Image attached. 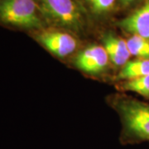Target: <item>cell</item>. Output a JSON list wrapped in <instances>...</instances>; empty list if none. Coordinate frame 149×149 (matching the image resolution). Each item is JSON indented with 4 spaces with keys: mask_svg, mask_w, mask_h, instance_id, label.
Listing matches in <instances>:
<instances>
[{
    "mask_svg": "<svg viewBox=\"0 0 149 149\" xmlns=\"http://www.w3.org/2000/svg\"><path fill=\"white\" fill-rule=\"evenodd\" d=\"M111 102L122 125L123 143H149V103L126 95L114 96Z\"/></svg>",
    "mask_w": 149,
    "mask_h": 149,
    "instance_id": "obj_1",
    "label": "cell"
},
{
    "mask_svg": "<svg viewBox=\"0 0 149 149\" xmlns=\"http://www.w3.org/2000/svg\"><path fill=\"white\" fill-rule=\"evenodd\" d=\"M37 0H2L0 22L6 26L27 30H40L42 20Z\"/></svg>",
    "mask_w": 149,
    "mask_h": 149,
    "instance_id": "obj_2",
    "label": "cell"
},
{
    "mask_svg": "<svg viewBox=\"0 0 149 149\" xmlns=\"http://www.w3.org/2000/svg\"><path fill=\"white\" fill-rule=\"evenodd\" d=\"M41 10L50 19L68 29L77 31L83 23L80 8L74 0H40Z\"/></svg>",
    "mask_w": 149,
    "mask_h": 149,
    "instance_id": "obj_3",
    "label": "cell"
},
{
    "mask_svg": "<svg viewBox=\"0 0 149 149\" xmlns=\"http://www.w3.org/2000/svg\"><path fill=\"white\" fill-rule=\"evenodd\" d=\"M35 39L52 54L63 58L73 53L77 42L67 32L58 30H42L35 34Z\"/></svg>",
    "mask_w": 149,
    "mask_h": 149,
    "instance_id": "obj_4",
    "label": "cell"
},
{
    "mask_svg": "<svg viewBox=\"0 0 149 149\" xmlns=\"http://www.w3.org/2000/svg\"><path fill=\"white\" fill-rule=\"evenodd\" d=\"M109 59L102 46H91L78 54L74 64L80 70L89 74H97L106 68Z\"/></svg>",
    "mask_w": 149,
    "mask_h": 149,
    "instance_id": "obj_5",
    "label": "cell"
},
{
    "mask_svg": "<svg viewBox=\"0 0 149 149\" xmlns=\"http://www.w3.org/2000/svg\"><path fill=\"white\" fill-rule=\"evenodd\" d=\"M118 26L130 35H137L149 40V0L118 22Z\"/></svg>",
    "mask_w": 149,
    "mask_h": 149,
    "instance_id": "obj_6",
    "label": "cell"
},
{
    "mask_svg": "<svg viewBox=\"0 0 149 149\" xmlns=\"http://www.w3.org/2000/svg\"><path fill=\"white\" fill-rule=\"evenodd\" d=\"M103 47L106 50L109 59L113 64L123 67L129 61L131 54L126 40L108 33L103 38Z\"/></svg>",
    "mask_w": 149,
    "mask_h": 149,
    "instance_id": "obj_7",
    "label": "cell"
},
{
    "mask_svg": "<svg viewBox=\"0 0 149 149\" xmlns=\"http://www.w3.org/2000/svg\"><path fill=\"white\" fill-rule=\"evenodd\" d=\"M149 75V60L135 58L128 61L117 75V80H128Z\"/></svg>",
    "mask_w": 149,
    "mask_h": 149,
    "instance_id": "obj_8",
    "label": "cell"
},
{
    "mask_svg": "<svg viewBox=\"0 0 149 149\" xmlns=\"http://www.w3.org/2000/svg\"><path fill=\"white\" fill-rule=\"evenodd\" d=\"M118 87L123 91L136 93L149 100V75L123 80Z\"/></svg>",
    "mask_w": 149,
    "mask_h": 149,
    "instance_id": "obj_9",
    "label": "cell"
},
{
    "mask_svg": "<svg viewBox=\"0 0 149 149\" xmlns=\"http://www.w3.org/2000/svg\"><path fill=\"white\" fill-rule=\"evenodd\" d=\"M127 41L131 56L138 59L149 60V40L137 35H130Z\"/></svg>",
    "mask_w": 149,
    "mask_h": 149,
    "instance_id": "obj_10",
    "label": "cell"
},
{
    "mask_svg": "<svg viewBox=\"0 0 149 149\" xmlns=\"http://www.w3.org/2000/svg\"><path fill=\"white\" fill-rule=\"evenodd\" d=\"M91 10L98 15L105 14L114 7L116 0H85Z\"/></svg>",
    "mask_w": 149,
    "mask_h": 149,
    "instance_id": "obj_11",
    "label": "cell"
},
{
    "mask_svg": "<svg viewBox=\"0 0 149 149\" xmlns=\"http://www.w3.org/2000/svg\"><path fill=\"white\" fill-rule=\"evenodd\" d=\"M123 7H128L139 2L140 0H119Z\"/></svg>",
    "mask_w": 149,
    "mask_h": 149,
    "instance_id": "obj_12",
    "label": "cell"
},
{
    "mask_svg": "<svg viewBox=\"0 0 149 149\" xmlns=\"http://www.w3.org/2000/svg\"><path fill=\"white\" fill-rule=\"evenodd\" d=\"M1 1H2V0H0V2H1Z\"/></svg>",
    "mask_w": 149,
    "mask_h": 149,
    "instance_id": "obj_13",
    "label": "cell"
}]
</instances>
